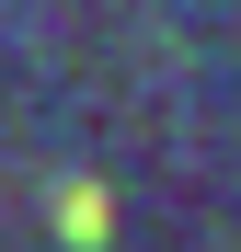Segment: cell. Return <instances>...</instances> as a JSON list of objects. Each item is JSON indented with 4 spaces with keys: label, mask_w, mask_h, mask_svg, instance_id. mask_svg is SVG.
<instances>
[{
    "label": "cell",
    "mask_w": 241,
    "mask_h": 252,
    "mask_svg": "<svg viewBox=\"0 0 241 252\" xmlns=\"http://www.w3.org/2000/svg\"><path fill=\"white\" fill-rule=\"evenodd\" d=\"M58 229H69L80 252H92V241H103V195H92V184H69V206H58Z\"/></svg>",
    "instance_id": "6da1fadb"
}]
</instances>
